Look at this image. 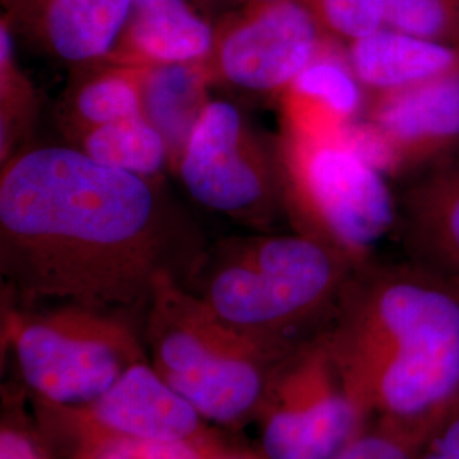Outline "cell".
<instances>
[{"mask_svg": "<svg viewBox=\"0 0 459 459\" xmlns=\"http://www.w3.org/2000/svg\"><path fill=\"white\" fill-rule=\"evenodd\" d=\"M203 250L152 184L77 147L19 150L0 172V276L22 307L147 308L157 281H182Z\"/></svg>", "mask_w": 459, "mask_h": 459, "instance_id": "cell-1", "label": "cell"}, {"mask_svg": "<svg viewBox=\"0 0 459 459\" xmlns=\"http://www.w3.org/2000/svg\"><path fill=\"white\" fill-rule=\"evenodd\" d=\"M369 422L417 443L459 407V288L419 265L364 264L324 327Z\"/></svg>", "mask_w": 459, "mask_h": 459, "instance_id": "cell-2", "label": "cell"}, {"mask_svg": "<svg viewBox=\"0 0 459 459\" xmlns=\"http://www.w3.org/2000/svg\"><path fill=\"white\" fill-rule=\"evenodd\" d=\"M356 271L308 235L264 233L203 250L184 284L231 327L296 345L327 325Z\"/></svg>", "mask_w": 459, "mask_h": 459, "instance_id": "cell-3", "label": "cell"}, {"mask_svg": "<svg viewBox=\"0 0 459 459\" xmlns=\"http://www.w3.org/2000/svg\"><path fill=\"white\" fill-rule=\"evenodd\" d=\"M142 333L165 383L204 420L223 427L254 422L276 364L295 347L231 327L174 274L157 281Z\"/></svg>", "mask_w": 459, "mask_h": 459, "instance_id": "cell-4", "label": "cell"}, {"mask_svg": "<svg viewBox=\"0 0 459 459\" xmlns=\"http://www.w3.org/2000/svg\"><path fill=\"white\" fill-rule=\"evenodd\" d=\"M2 337L33 402L51 407L85 405L148 359L126 312L79 303L4 308Z\"/></svg>", "mask_w": 459, "mask_h": 459, "instance_id": "cell-5", "label": "cell"}, {"mask_svg": "<svg viewBox=\"0 0 459 459\" xmlns=\"http://www.w3.org/2000/svg\"><path fill=\"white\" fill-rule=\"evenodd\" d=\"M282 206L298 233L344 254L361 267L398 225V197L385 174L341 138L282 133L278 142Z\"/></svg>", "mask_w": 459, "mask_h": 459, "instance_id": "cell-6", "label": "cell"}, {"mask_svg": "<svg viewBox=\"0 0 459 459\" xmlns=\"http://www.w3.org/2000/svg\"><path fill=\"white\" fill-rule=\"evenodd\" d=\"M254 422L265 459H333L368 426L324 328L276 364Z\"/></svg>", "mask_w": 459, "mask_h": 459, "instance_id": "cell-7", "label": "cell"}, {"mask_svg": "<svg viewBox=\"0 0 459 459\" xmlns=\"http://www.w3.org/2000/svg\"><path fill=\"white\" fill-rule=\"evenodd\" d=\"M174 170L189 196L216 213L264 227L284 210L278 143L265 145L227 100H210Z\"/></svg>", "mask_w": 459, "mask_h": 459, "instance_id": "cell-8", "label": "cell"}, {"mask_svg": "<svg viewBox=\"0 0 459 459\" xmlns=\"http://www.w3.org/2000/svg\"><path fill=\"white\" fill-rule=\"evenodd\" d=\"M34 422L47 446L65 453L106 439L204 441L216 437L208 420L153 369L136 362L96 400L81 407L33 402Z\"/></svg>", "mask_w": 459, "mask_h": 459, "instance_id": "cell-9", "label": "cell"}, {"mask_svg": "<svg viewBox=\"0 0 459 459\" xmlns=\"http://www.w3.org/2000/svg\"><path fill=\"white\" fill-rule=\"evenodd\" d=\"M327 34L301 0H279L223 17L204 66L212 82L281 92L310 65Z\"/></svg>", "mask_w": 459, "mask_h": 459, "instance_id": "cell-10", "label": "cell"}, {"mask_svg": "<svg viewBox=\"0 0 459 459\" xmlns=\"http://www.w3.org/2000/svg\"><path fill=\"white\" fill-rule=\"evenodd\" d=\"M364 117L394 157V174H417L459 155V68L411 89L371 94Z\"/></svg>", "mask_w": 459, "mask_h": 459, "instance_id": "cell-11", "label": "cell"}, {"mask_svg": "<svg viewBox=\"0 0 459 459\" xmlns=\"http://www.w3.org/2000/svg\"><path fill=\"white\" fill-rule=\"evenodd\" d=\"M396 227L415 265L459 288V155L411 176Z\"/></svg>", "mask_w": 459, "mask_h": 459, "instance_id": "cell-12", "label": "cell"}, {"mask_svg": "<svg viewBox=\"0 0 459 459\" xmlns=\"http://www.w3.org/2000/svg\"><path fill=\"white\" fill-rule=\"evenodd\" d=\"M132 0H19L11 21L58 60L87 65L115 49Z\"/></svg>", "mask_w": 459, "mask_h": 459, "instance_id": "cell-13", "label": "cell"}, {"mask_svg": "<svg viewBox=\"0 0 459 459\" xmlns=\"http://www.w3.org/2000/svg\"><path fill=\"white\" fill-rule=\"evenodd\" d=\"M324 48L279 92L282 133L333 140L366 113L364 89L347 58Z\"/></svg>", "mask_w": 459, "mask_h": 459, "instance_id": "cell-14", "label": "cell"}, {"mask_svg": "<svg viewBox=\"0 0 459 459\" xmlns=\"http://www.w3.org/2000/svg\"><path fill=\"white\" fill-rule=\"evenodd\" d=\"M214 26L191 0H132L115 49L104 60L125 65L204 62L213 48Z\"/></svg>", "mask_w": 459, "mask_h": 459, "instance_id": "cell-15", "label": "cell"}, {"mask_svg": "<svg viewBox=\"0 0 459 459\" xmlns=\"http://www.w3.org/2000/svg\"><path fill=\"white\" fill-rule=\"evenodd\" d=\"M345 58L371 94L411 89L459 68V49L388 26L351 41Z\"/></svg>", "mask_w": 459, "mask_h": 459, "instance_id": "cell-16", "label": "cell"}, {"mask_svg": "<svg viewBox=\"0 0 459 459\" xmlns=\"http://www.w3.org/2000/svg\"><path fill=\"white\" fill-rule=\"evenodd\" d=\"M210 83L204 62L162 64L142 70V115L164 136L172 169L212 100Z\"/></svg>", "mask_w": 459, "mask_h": 459, "instance_id": "cell-17", "label": "cell"}, {"mask_svg": "<svg viewBox=\"0 0 459 459\" xmlns=\"http://www.w3.org/2000/svg\"><path fill=\"white\" fill-rule=\"evenodd\" d=\"M66 91L62 126L75 142L83 133L125 117L142 115V70L108 60L87 64Z\"/></svg>", "mask_w": 459, "mask_h": 459, "instance_id": "cell-18", "label": "cell"}, {"mask_svg": "<svg viewBox=\"0 0 459 459\" xmlns=\"http://www.w3.org/2000/svg\"><path fill=\"white\" fill-rule=\"evenodd\" d=\"M75 147L99 164L153 179L169 164L164 136L143 115L125 117L83 133Z\"/></svg>", "mask_w": 459, "mask_h": 459, "instance_id": "cell-19", "label": "cell"}, {"mask_svg": "<svg viewBox=\"0 0 459 459\" xmlns=\"http://www.w3.org/2000/svg\"><path fill=\"white\" fill-rule=\"evenodd\" d=\"M14 26L11 17L0 22V160L19 152L33 132L39 113V99L33 81L17 64Z\"/></svg>", "mask_w": 459, "mask_h": 459, "instance_id": "cell-20", "label": "cell"}, {"mask_svg": "<svg viewBox=\"0 0 459 459\" xmlns=\"http://www.w3.org/2000/svg\"><path fill=\"white\" fill-rule=\"evenodd\" d=\"M229 451L218 436L204 441L106 439L77 446L66 459H223Z\"/></svg>", "mask_w": 459, "mask_h": 459, "instance_id": "cell-21", "label": "cell"}, {"mask_svg": "<svg viewBox=\"0 0 459 459\" xmlns=\"http://www.w3.org/2000/svg\"><path fill=\"white\" fill-rule=\"evenodd\" d=\"M385 26L459 49V0H386Z\"/></svg>", "mask_w": 459, "mask_h": 459, "instance_id": "cell-22", "label": "cell"}, {"mask_svg": "<svg viewBox=\"0 0 459 459\" xmlns=\"http://www.w3.org/2000/svg\"><path fill=\"white\" fill-rule=\"evenodd\" d=\"M322 31L347 43L385 26L386 0H301Z\"/></svg>", "mask_w": 459, "mask_h": 459, "instance_id": "cell-23", "label": "cell"}, {"mask_svg": "<svg viewBox=\"0 0 459 459\" xmlns=\"http://www.w3.org/2000/svg\"><path fill=\"white\" fill-rule=\"evenodd\" d=\"M0 459H53L38 426L31 424L19 402L4 392L0 422Z\"/></svg>", "mask_w": 459, "mask_h": 459, "instance_id": "cell-24", "label": "cell"}, {"mask_svg": "<svg viewBox=\"0 0 459 459\" xmlns=\"http://www.w3.org/2000/svg\"><path fill=\"white\" fill-rule=\"evenodd\" d=\"M424 444L369 422L333 459H422Z\"/></svg>", "mask_w": 459, "mask_h": 459, "instance_id": "cell-25", "label": "cell"}, {"mask_svg": "<svg viewBox=\"0 0 459 459\" xmlns=\"http://www.w3.org/2000/svg\"><path fill=\"white\" fill-rule=\"evenodd\" d=\"M422 459H459V407L430 434Z\"/></svg>", "mask_w": 459, "mask_h": 459, "instance_id": "cell-26", "label": "cell"}, {"mask_svg": "<svg viewBox=\"0 0 459 459\" xmlns=\"http://www.w3.org/2000/svg\"><path fill=\"white\" fill-rule=\"evenodd\" d=\"M195 5H199L201 9H225L229 7L230 13H238L248 7H255V5H264V4H271V2H279V0H191Z\"/></svg>", "mask_w": 459, "mask_h": 459, "instance_id": "cell-27", "label": "cell"}, {"mask_svg": "<svg viewBox=\"0 0 459 459\" xmlns=\"http://www.w3.org/2000/svg\"><path fill=\"white\" fill-rule=\"evenodd\" d=\"M223 459H265L261 453H250V451H235L230 449Z\"/></svg>", "mask_w": 459, "mask_h": 459, "instance_id": "cell-28", "label": "cell"}, {"mask_svg": "<svg viewBox=\"0 0 459 459\" xmlns=\"http://www.w3.org/2000/svg\"><path fill=\"white\" fill-rule=\"evenodd\" d=\"M17 2H19V0H2V4H4L5 7H9V9H13Z\"/></svg>", "mask_w": 459, "mask_h": 459, "instance_id": "cell-29", "label": "cell"}]
</instances>
